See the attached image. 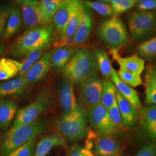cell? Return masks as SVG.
I'll return each instance as SVG.
<instances>
[{"mask_svg":"<svg viewBox=\"0 0 156 156\" xmlns=\"http://www.w3.org/2000/svg\"><path fill=\"white\" fill-rule=\"evenodd\" d=\"M98 67L94 51L87 49L76 50L62 69L64 78L71 83L81 84L97 75Z\"/></svg>","mask_w":156,"mask_h":156,"instance_id":"cell-1","label":"cell"},{"mask_svg":"<svg viewBox=\"0 0 156 156\" xmlns=\"http://www.w3.org/2000/svg\"><path fill=\"white\" fill-rule=\"evenodd\" d=\"M53 40L51 24L29 28L27 31L15 40L12 45V55L22 58L35 50L46 48Z\"/></svg>","mask_w":156,"mask_h":156,"instance_id":"cell-2","label":"cell"},{"mask_svg":"<svg viewBox=\"0 0 156 156\" xmlns=\"http://www.w3.org/2000/svg\"><path fill=\"white\" fill-rule=\"evenodd\" d=\"M47 125L42 119L30 124L13 126L6 134L1 150V156H6L29 140L37 138L46 131Z\"/></svg>","mask_w":156,"mask_h":156,"instance_id":"cell-3","label":"cell"},{"mask_svg":"<svg viewBox=\"0 0 156 156\" xmlns=\"http://www.w3.org/2000/svg\"><path fill=\"white\" fill-rule=\"evenodd\" d=\"M87 112L81 105L64 113L56 124L57 131L71 142L82 140L88 134Z\"/></svg>","mask_w":156,"mask_h":156,"instance_id":"cell-4","label":"cell"},{"mask_svg":"<svg viewBox=\"0 0 156 156\" xmlns=\"http://www.w3.org/2000/svg\"><path fill=\"white\" fill-rule=\"evenodd\" d=\"M98 34L100 39L111 49H117L125 45L128 40L127 28L122 20L116 16L101 23Z\"/></svg>","mask_w":156,"mask_h":156,"instance_id":"cell-5","label":"cell"},{"mask_svg":"<svg viewBox=\"0 0 156 156\" xmlns=\"http://www.w3.org/2000/svg\"><path fill=\"white\" fill-rule=\"evenodd\" d=\"M52 101L53 96L50 90H42L31 104L20 109L17 113L16 117L13 126L33 122L41 113L50 108Z\"/></svg>","mask_w":156,"mask_h":156,"instance_id":"cell-6","label":"cell"},{"mask_svg":"<svg viewBox=\"0 0 156 156\" xmlns=\"http://www.w3.org/2000/svg\"><path fill=\"white\" fill-rule=\"evenodd\" d=\"M129 33L135 41H141L156 30V13L151 11L134 12L128 16Z\"/></svg>","mask_w":156,"mask_h":156,"instance_id":"cell-7","label":"cell"},{"mask_svg":"<svg viewBox=\"0 0 156 156\" xmlns=\"http://www.w3.org/2000/svg\"><path fill=\"white\" fill-rule=\"evenodd\" d=\"M87 116L95 133L101 136H114L117 133L112 124L108 110L101 104L91 108Z\"/></svg>","mask_w":156,"mask_h":156,"instance_id":"cell-8","label":"cell"},{"mask_svg":"<svg viewBox=\"0 0 156 156\" xmlns=\"http://www.w3.org/2000/svg\"><path fill=\"white\" fill-rule=\"evenodd\" d=\"M102 91V80L97 75L81 83L79 89V100L81 106L86 111L100 104Z\"/></svg>","mask_w":156,"mask_h":156,"instance_id":"cell-9","label":"cell"},{"mask_svg":"<svg viewBox=\"0 0 156 156\" xmlns=\"http://www.w3.org/2000/svg\"><path fill=\"white\" fill-rule=\"evenodd\" d=\"M22 17L24 26L28 28H33L40 26L50 24L46 22L40 9L39 2L33 0H22Z\"/></svg>","mask_w":156,"mask_h":156,"instance_id":"cell-10","label":"cell"},{"mask_svg":"<svg viewBox=\"0 0 156 156\" xmlns=\"http://www.w3.org/2000/svg\"><path fill=\"white\" fill-rule=\"evenodd\" d=\"M72 0H64L51 19L53 39L66 37V31L69 19Z\"/></svg>","mask_w":156,"mask_h":156,"instance_id":"cell-11","label":"cell"},{"mask_svg":"<svg viewBox=\"0 0 156 156\" xmlns=\"http://www.w3.org/2000/svg\"><path fill=\"white\" fill-rule=\"evenodd\" d=\"M140 127L148 139L156 140V105L142 107L140 111Z\"/></svg>","mask_w":156,"mask_h":156,"instance_id":"cell-12","label":"cell"},{"mask_svg":"<svg viewBox=\"0 0 156 156\" xmlns=\"http://www.w3.org/2000/svg\"><path fill=\"white\" fill-rule=\"evenodd\" d=\"M60 105L64 113L72 111L78 106L73 84L66 79H60L57 84Z\"/></svg>","mask_w":156,"mask_h":156,"instance_id":"cell-13","label":"cell"},{"mask_svg":"<svg viewBox=\"0 0 156 156\" xmlns=\"http://www.w3.org/2000/svg\"><path fill=\"white\" fill-rule=\"evenodd\" d=\"M51 54V51L45 53L23 75L29 84L38 83L44 79L50 69Z\"/></svg>","mask_w":156,"mask_h":156,"instance_id":"cell-14","label":"cell"},{"mask_svg":"<svg viewBox=\"0 0 156 156\" xmlns=\"http://www.w3.org/2000/svg\"><path fill=\"white\" fill-rule=\"evenodd\" d=\"M94 151L98 156H121L122 146L113 136L98 135Z\"/></svg>","mask_w":156,"mask_h":156,"instance_id":"cell-15","label":"cell"},{"mask_svg":"<svg viewBox=\"0 0 156 156\" xmlns=\"http://www.w3.org/2000/svg\"><path fill=\"white\" fill-rule=\"evenodd\" d=\"M112 56L117 62L120 69L141 75L145 68V61L138 55L122 57L119 55L117 49H111Z\"/></svg>","mask_w":156,"mask_h":156,"instance_id":"cell-16","label":"cell"},{"mask_svg":"<svg viewBox=\"0 0 156 156\" xmlns=\"http://www.w3.org/2000/svg\"><path fill=\"white\" fill-rule=\"evenodd\" d=\"M116 102L125 128L126 129L133 128L136 124L138 119L137 110L120 94L117 90Z\"/></svg>","mask_w":156,"mask_h":156,"instance_id":"cell-17","label":"cell"},{"mask_svg":"<svg viewBox=\"0 0 156 156\" xmlns=\"http://www.w3.org/2000/svg\"><path fill=\"white\" fill-rule=\"evenodd\" d=\"M111 80L120 94L130 102L137 111H140L142 106L136 91L133 87L122 82L119 77L117 72L113 68L112 72Z\"/></svg>","mask_w":156,"mask_h":156,"instance_id":"cell-18","label":"cell"},{"mask_svg":"<svg viewBox=\"0 0 156 156\" xmlns=\"http://www.w3.org/2000/svg\"><path fill=\"white\" fill-rule=\"evenodd\" d=\"M93 22L91 15L86 10L74 35L73 48L80 46L87 42L93 27Z\"/></svg>","mask_w":156,"mask_h":156,"instance_id":"cell-19","label":"cell"},{"mask_svg":"<svg viewBox=\"0 0 156 156\" xmlns=\"http://www.w3.org/2000/svg\"><path fill=\"white\" fill-rule=\"evenodd\" d=\"M86 8L80 0H72L68 22L67 24L66 35L73 37L76 31Z\"/></svg>","mask_w":156,"mask_h":156,"instance_id":"cell-20","label":"cell"},{"mask_svg":"<svg viewBox=\"0 0 156 156\" xmlns=\"http://www.w3.org/2000/svg\"><path fill=\"white\" fill-rule=\"evenodd\" d=\"M66 147V142L62 135L51 134L42 138L36 146L34 156H46L55 147Z\"/></svg>","mask_w":156,"mask_h":156,"instance_id":"cell-21","label":"cell"},{"mask_svg":"<svg viewBox=\"0 0 156 156\" xmlns=\"http://www.w3.org/2000/svg\"><path fill=\"white\" fill-rule=\"evenodd\" d=\"M29 83L24 76H19L0 84V97L20 95L28 88Z\"/></svg>","mask_w":156,"mask_h":156,"instance_id":"cell-22","label":"cell"},{"mask_svg":"<svg viewBox=\"0 0 156 156\" xmlns=\"http://www.w3.org/2000/svg\"><path fill=\"white\" fill-rule=\"evenodd\" d=\"M76 48L71 46L58 48L52 51L50 58V68L53 69H62L69 61Z\"/></svg>","mask_w":156,"mask_h":156,"instance_id":"cell-23","label":"cell"},{"mask_svg":"<svg viewBox=\"0 0 156 156\" xmlns=\"http://www.w3.org/2000/svg\"><path fill=\"white\" fill-rule=\"evenodd\" d=\"M18 105L13 101L0 100V128L6 129L15 116Z\"/></svg>","mask_w":156,"mask_h":156,"instance_id":"cell-24","label":"cell"},{"mask_svg":"<svg viewBox=\"0 0 156 156\" xmlns=\"http://www.w3.org/2000/svg\"><path fill=\"white\" fill-rule=\"evenodd\" d=\"M22 17L20 9L15 7L11 9L6 25L4 38H9L16 33L21 26Z\"/></svg>","mask_w":156,"mask_h":156,"instance_id":"cell-25","label":"cell"},{"mask_svg":"<svg viewBox=\"0 0 156 156\" xmlns=\"http://www.w3.org/2000/svg\"><path fill=\"white\" fill-rule=\"evenodd\" d=\"M116 102V89L111 80L102 81V91L100 104L109 109Z\"/></svg>","mask_w":156,"mask_h":156,"instance_id":"cell-26","label":"cell"},{"mask_svg":"<svg viewBox=\"0 0 156 156\" xmlns=\"http://www.w3.org/2000/svg\"><path fill=\"white\" fill-rule=\"evenodd\" d=\"M94 53L97 58L98 69L106 80H109L111 77L113 68L108 55L104 50L100 48L95 49Z\"/></svg>","mask_w":156,"mask_h":156,"instance_id":"cell-27","label":"cell"},{"mask_svg":"<svg viewBox=\"0 0 156 156\" xmlns=\"http://www.w3.org/2000/svg\"><path fill=\"white\" fill-rule=\"evenodd\" d=\"M19 72V69L15 60L4 57L0 58V80L13 78Z\"/></svg>","mask_w":156,"mask_h":156,"instance_id":"cell-28","label":"cell"},{"mask_svg":"<svg viewBox=\"0 0 156 156\" xmlns=\"http://www.w3.org/2000/svg\"><path fill=\"white\" fill-rule=\"evenodd\" d=\"M64 0H40L39 6L40 9L45 17L46 22H50L60 6Z\"/></svg>","mask_w":156,"mask_h":156,"instance_id":"cell-29","label":"cell"},{"mask_svg":"<svg viewBox=\"0 0 156 156\" xmlns=\"http://www.w3.org/2000/svg\"><path fill=\"white\" fill-rule=\"evenodd\" d=\"M45 49L46 48L40 49L30 53L25 57V58L21 62L16 61L17 66L19 69V73L20 76H23L30 69V68L39 60L42 56Z\"/></svg>","mask_w":156,"mask_h":156,"instance_id":"cell-30","label":"cell"},{"mask_svg":"<svg viewBox=\"0 0 156 156\" xmlns=\"http://www.w3.org/2000/svg\"><path fill=\"white\" fill-rule=\"evenodd\" d=\"M138 56L149 60L156 58V37L140 44L138 48Z\"/></svg>","mask_w":156,"mask_h":156,"instance_id":"cell-31","label":"cell"},{"mask_svg":"<svg viewBox=\"0 0 156 156\" xmlns=\"http://www.w3.org/2000/svg\"><path fill=\"white\" fill-rule=\"evenodd\" d=\"M108 112L112 124L117 134L120 133L126 129L123 124V120L117 106V102L111 108L108 109Z\"/></svg>","mask_w":156,"mask_h":156,"instance_id":"cell-32","label":"cell"},{"mask_svg":"<svg viewBox=\"0 0 156 156\" xmlns=\"http://www.w3.org/2000/svg\"><path fill=\"white\" fill-rule=\"evenodd\" d=\"M117 74L122 82L131 87H138L142 83L140 75L136 73L119 69Z\"/></svg>","mask_w":156,"mask_h":156,"instance_id":"cell-33","label":"cell"},{"mask_svg":"<svg viewBox=\"0 0 156 156\" xmlns=\"http://www.w3.org/2000/svg\"><path fill=\"white\" fill-rule=\"evenodd\" d=\"M85 5L94 11L102 16H109L113 15L111 5L108 4L98 1H86Z\"/></svg>","mask_w":156,"mask_h":156,"instance_id":"cell-34","label":"cell"},{"mask_svg":"<svg viewBox=\"0 0 156 156\" xmlns=\"http://www.w3.org/2000/svg\"><path fill=\"white\" fill-rule=\"evenodd\" d=\"M37 145V138L30 140L6 156H33Z\"/></svg>","mask_w":156,"mask_h":156,"instance_id":"cell-35","label":"cell"},{"mask_svg":"<svg viewBox=\"0 0 156 156\" xmlns=\"http://www.w3.org/2000/svg\"><path fill=\"white\" fill-rule=\"evenodd\" d=\"M135 156H156V143L151 142L144 145Z\"/></svg>","mask_w":156,"mask_h":156,"instance_id":"cell-36","label":"cell"},{"mask_svg":"<svg viewBox=\"0 0 156 156\" xmlns=\"http://www.w3.org/2000/svg\"><path fill=\"white\" fill-rule=\"evenodd\" d=\"M146 103L156 105V87L150 84L146 83Z\"/></svg>","mask_w":156,"mask_h":156,"instance_id":"cell-37","label":"cell"},{"mask_svg":"<svg viewBox=\"0 0 156 156\" xmlns=\"http://www.w3.org/2000/svg\"><path fill=\"white\" fill-rule=\"evenodd\" d=\"M140 11H150L156 9V0H140L136 4Z\"/></svg>","mask_w":156,"mask_h":156,"instance_id":"cell-38","label":"cell"},{"mask_svg":"<svg viewBox=\"0 0 156 156\" xmlns=\"http://www.w3.org/2000/svg\"><path fill=\"white\" fill-rule=\"evenodd\" d=\"M136 3V2L133 0H122L120 5L113 12V14L115 15H118L125 13L131 9Z\"/></svg>","mask_w":156,"mask_h":156,"instance_id":"cell-39","label":"cell"},{"mask_svg":"<svg viewBox=\"0 0 156 156\" xmlns=\"http://www.w3.org/2000/svg\"><path fill=\"white\" fill-rule=\"evenodd\" d=\"M145 80L146 83L150 84L156 87V70L154 67L148 66L146 68Z\"/></svg>","mask_w":156,"mask_h":156,"instance_id":"cell-40","label":"cell"},{"mask_svg":"<svg viewBox=\"0 0 156 156\" xmlns=\"http://www.w3.org/2000/svg\"><path fill=\"white\" fill-rule=\"evenodd\" d=\"M68 156H93L90 149L83 148L79 145H75L73 147Z\"/></svg>","mask_w":156,"mask_h":156,"instance_id":"cell-41","label":"cell"},{"mask_svg":"<svg viewBox=\"0 0 156 156\" xmlns=\"http://www.w3.org/2000/svg\"><path fill=\"white\" fill-rule=\"evenodd\" d=\"M11 9L9 7H2L0 8V34L5 28Z\"/></svg>","mask_w":156,"mask_h":156,"instance_id":"cell-42","label":"cell"},{"mask_svg":"<svg viewBox=\"0 0 156 156\" xmlns=\"http://www.w3.org/2000/svg\"><path fill=\"white\" fill-rule=\"evenodd\" d=\"M122 0H112L111 2V5L112 8L113 13L119 7V6L120 5V4L122 2Z\"/></svg>","mask_w":156,"mask_h":156,"instance_id":"cell-43","label":"cell"},{"mask_svg":"<svg viewBox=\"0 0 156 156\" xmlns=\"http://www.w3.org/2000/svg\"><path fill=\"white\" fill-rule=\"evenodd\" d=\"M6 47L4 44H0V58H1L5 52Z\"/></svg>","mask_w":156,"mask_h":156,"instance_id":"cell-44","label":"cell"},{"mask_svg":"<svg viewBox=\"0 0 156 156\" xmlns=\"http://www.w3.org/2000/svg\"><path fill=\"white\" fill-rule=\"evenodd\" d=\"M100 2H104V3H106V4H109L110 2H111L112 0H99Z\"/></svg>","mask_w":156,"mask_h":156,"instance_id":"cell-45","label":"cell"},{"mask_svg":"<svg viewBox=\"0 0 156 156\" xmlns=\"http://www.w3.org/2000/svg\"><path fill=\"white\" fill-rule=\"evenodd\" d=\"M22 0H16V1H17L19 3ZM33 1H38V2H39V0H33Z\"/></svg>","mask_w":156,"mask_h":156,"instance_id":"cell-46","label":"cell"},{"mask_svg":"<svg viewBox=\"0 0 156 156\" xmlns=\"http://www.w3.org/2000/svg\"><path fill=\"white\" fill-rule=\"evenodd\" d=\"M154 69L156 70V62L154 64Z\"/></svg>","mask_w":156,"mask_h":156,"instance_id":"cell-47","label":"cell"},{"mask_svg":"<svg viewBox=\"0 0 156 156\" xmlns=\"http://www.w3.org/2000/svg\"><path fill=\"white\" fill-rule=\"evenodd\" d=\"M133 1H135V2H138V1H140V0H133Z\"/></svg>","mask_w":156,"mask_h":156,"instance_id":"cell-48","label":"cell"},{"mask_svg":"<svg viewBox=\"0 0 156 156\" xmlns=\"http://www.w3.org/2000/svg\"><path fill=\"white\" fill-rule=\"evenodd\" d=\"M0 140H1V135H0Z\"/></svg>","mask_w":156,"mask_h":156,"instance_id":"cell-49","label":"cell"}]
</instances>
